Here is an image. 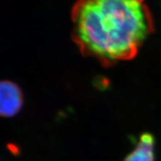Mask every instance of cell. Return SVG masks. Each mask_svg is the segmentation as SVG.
Instances as JSON below:
<instances>
[{"label":"cell","mask_w":161,"mask_h":161,"mask_svg":"<svg viewBox=\"0 0 161 161\" xmlns=\"http://www.w3.org/2000/svg\"><path fill=\"white\" fill-rule=\"evenodd\" d=\"M71 20L80 51L106 66L134 58L154 31L146 0H77Z\"/></svg>","instance_id":"6da1fadb"},{"label":"cell","mask_w":161,"mask_h":161,"mask_svg":"<svg viewBox=\"0 0 161 161\" xmlns=\"http://www.w3.org/2000/svg\"><path fill=\"white\" fill-rule=\"evenodd\" d=\"M22 106L23 94L18 85L8 80L0 81V116H14Z\"/></svg>","instance_id":"7a4b0ae2"},{"label":"cell","mask_w":161,"mask_h":161,"mask_svg":"<svg viewBox=\"0 0 161 161\" xmlns=\"http://www.w3.org/2000/svg\"><path fill=\"white\" fill-rule=\"evenodd\" d=\"M124 161H155V138L147 133L140 137L139 142Z\"/></svg>","instance_id":"3957f363"}]
</instances>
